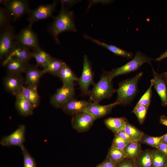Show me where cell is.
<instances>
[{"instance_id":"obj_1","label":"cell","mask_w":167,"mask_h":167,"mask_svg":"<svg viewBox=\"0 0 167 167\" xmlns=\"http://www.w3.org/2000/svg\"><path fill=\"white\" fill-rule=\"evenodd\" d=\"M53 18L54 20L50 26L49 31L57 43L60 44L58 36L60 33L65 31H76L73 12L65 6L61 5L58 15Z\"/></svg>"},{"instance_id":"obj_2","label":"cell","mask_w":167,"mask_h":167,"mask_svg":"<svg viewBox=\"0 0 167 167\" xmlns=\"http://www.w3.org/2000/svg\"><path fill=\"white\" fill-rule=\"evenodd\" d=\"M143 73L140 72L134 77L121 81L116 89L117 97L116 105H127L130 104L138 92V84Z\"/></svg>"},{"instance_id":"obj_3","label":"cell","mask_w":167,"mask_h":167,"mask_svg":"<svg viewBox=\"0 0 167 167\" xmlns=\"http://www.w3.org/2000/svg\"><path fill=\"white\" fill-rule=\"evenodd\" d=\"M112 79L108 71H105L101 75L100 80L95 84L89 95L90 101L99 103L102 100L110 98L116 92L112 83Z\"/></svg>"},{"instance_id":"obj_4","label":"cell","mask_w":167,"mask_h":167,"mask_svg":"<svg viewBox=\"0 0 167 167\" xmlns=\"http://www.w3.org/2000/svg\"><path fill=\"white\" fill-rule=\"evenodd\" d=\"M153 59L138 51L131 60L108 72L111 78L113 79L118 76L126 74L138 70L144 63H147L151 65V61Z\"/></svg>"},{"instance_id":"obj_5","label":"cell","mask_w":167,"mask_h":167,"mask_svg":"<svg viewBox=\"0 0 167 167\" xmlns=\"http://www.w3.org/2000/svg\"><path fill=\"white\" fill-rule=\"evenodd\" d=\"M94 73L92 70L91 62L87 55L84 57L83 68L81 75L78 78L77 82L82 94L89 96L90 91L89 89L91 85H94Z\"/></svg>"},{"instance_id":"obj_6","label":"cell","mask_w":167,"mask_h":167,"mask_svg":"<svg viewBox=\"0 0 167 167\" xmlns=\"http://www.w3.org/2000/svg\"><path fill=\"white\" fill-rule=\"evenodd\" d=\"M74 84H63L51 97L50 100L51 104L55 108H62L68 101L74 97Z\"/></svg>"},{"instance_id":"obj_7","label":"cell","mask_w":167,"mask_h":167,"mask_svg":"<svg viewBox=\"0 0 167 167\" xmlns=\"http://www.w3.org/2000/svg\"><path fill=\"white\" fill-rule=\"evenodd\" d=\"M1 4H3L7 10L11 14L13 20L15 21L30 9L27 1L24 0H0Z\"/></svg>"},{"instance_id":"obj_8","label":"cell","mask_w":167,"mask_h":167,"mask_svg":"<svg viewBox=\"0 0 167 167\" xmlns=\"http://www.w3.org/2000/svg\"><path fill=\"white\" fill-rule=\"evenodd\" d=\"M56 1H54L50 4L41 5L33 10H31L28 12V20L29 25L32 26L35 22L47 19L53 18L52 14L55 11Z\"/></svg>"},{"instance_id":"obj_9","label":"cell","mask_w":167,"mask_h":167,"mask_svg":"<svg viewBox=\"0 0 167 167\" xmlns=\"http://www.w3.org/2000/svg\"><path fill=\"white\" fill-rule=\"evenodd\" d=\"M13 29L11 27L6 26L2 31L0 36V57L9 55L11 51L15 41Z\"/></svg>"},{"instance_id":"obj_10","label":"cell","mask_w":167,"mask_h":167,"mask_svg":"<svg viewBox=\"0 0 167 167\" xmlns=\"http://www.w3.org/2000/svg\"><path fill=\"white\" fill-rule=\"evenodd\" d=\"M15 38L17 41L29 48L34 50L40 48L37 36L29 24L23 29Z\"/></svg>"},{"instance_id":"obj_11","label":"cell","mask_w":167,"mask_h":167,"mask_svg":"<svg viewBox=\"0 0 167 167\" xmlns=\"http://www.w3.org/2000/svg\"><path fill=\"white\" fill-rule=\"evenodd\" d=\"M26 127L24 125H20L17 129L10 135L2 137L0 144L6 147L17 146L21 148L25 141Z\"/></svg>"},{"instance_id":"obj_12","label":"cell","mask_w":167,"mask_h":167,"mask_svg":"<svg viewBox=\"0 0 167 167\" xmlns=\"http://www.w3.org/2000/svg\"><path fill=\"white\" fill-rule=\"evenodd\" d=\"M24 83V81L20 74L9 73L4 80L6 90L15 96L21 92Z\"/></svg>"},{"instance_id":"obj_13","label":"cell","mask_w":167,"mask_h":167,"mask_svg":"<svg viewBox=\"0 0 167 167\" xmlns=\"http://www.w3.org/2000/svg\"><path fill=\"white\" fill-rule=\"evenodd\" d=\"M96 119L91 114L83 112L73 116V127L79 132L86 131L91 127Z\"/></svg>"},{"instance_id":"obj_14","label":"cell","mask_w":167,"mask_h":167,"mask_svg":"<svg viewBox=\"0 0 167 167\" xmlns=\"http://www.w3.org/2000/svg\"><path fill=\"white\" fill-rule=\"evenodd\" d=\"M91 103L90 101L78 100L74 97L68 101L61 108L65 113L73 116L84 112Z\"/></svg>"},{"instance_id":"obj_15","label":"cell","mask_w":167,"mask_h":167,"mask_svg":"<svg viewBox=\"0 0 167 167\" xmlns=\"http://www.w3.org/2000/svg\"><path fill=\"white\" fill-rule=\"evenodd\" d=\"M153 86L161 100L163 106H167V84L161 74L156 71L152 67Z\"/></svg>"},{"instance_id":"obj_16","label":"cell","mask_w":167,"mask_h":167,"mask_svg":"<svg viewBox=\"0 0 167 167\" xmlns=\"http://www.w3.org/2000/svg\"><path fill=\"white\" fill-rule=\"evenodd\" d=\"M32 57V52L29 48L15 41L13 48L6 59L13 58L24 62L28 63Z\"/></svg>"},{"instance_id":"obj_17","label":"cell","mask_w":167,"mask_h":167,"mask_svg":"<svg viewBox=\"0 0 167 167\" xmlns=\"http://www.w3.org/2000/svg\"><path fill=\"white\" fill-rule=\"evenodd\" d=\"M117 105L114 103L107 105H101L99 103L92 102L84 112L92 115L96 119L102 117L110 113L112 109Z\"/></svg>"},{"instance_id":"obj_18","label":"cell","mask_w":167,"mask_h":167,"mask_svg":"<svg viewBox=\"0 0 167 167\" xmlns=\"http://www.w3.org/2000/svg\"><path fill=\"white\" fill-rule=\"evenodd\" d=\"M15 106L21 115L24 116L31 115L33 113L34 107L31 103L20 92L16 96Z\"/></svg>"},{"instance_id":"obj_19","label":"cell","mask_w":167,"mask_h":167,"mask_svg":"<svg viewBox=\"0 0 167 167\" xmlns=\"http://www.w3.org/2000/svg\"><path fill=\"white\" fill-rule=\"evenodd\" d=\"M2 65L6 66L9 73L20 74L25 72L28 63L24 62L13 58L5 59Z\"/></svg>"},{"instance_id":"obj_20","label":"cell","mask_w":167,"mask_h":167,"mask_svg":"<svg viewBox=\"0 0 167 167\" xmlns=\"http://www.w3.org/2000/svg\"><path fill=\"white\" fill-rule=\"evenodd\" d=\"M36 66L28 65L25 72L24 83L25 86L32 85L37 86L40 79L44 74L42 70L37 68Z\"/></svg>"},{"instance_id":"obj_21","label":"cell","mask_w":167,"mask_h":167,"mask_svg":"<svg viewBox=\"0 0 167 167\" xmlns=\"http://www.w3.org/2000/svg\"><path fill=\"white\" fill-rule=\"evenodd\" d=\"M83 36L85 38L88 39L98 45L106 48L117 55L128 59L132 58L133 54L132 53L122 49L115 45L106 44L86 35H84Z\"/></svg>"},{"instance_id":"obj_22","label":"cell","mask_w":167,"mask_h":167,"mask_svg":"<svg viewBox=\"0 0 167 167\" xmlns=\"http://www.w3.org/2000/svg\"><path fill=\"white\" fill-rule=\"evenodd\" d=\"M21 92L34 108L38 105L40 97L37 92V86L28 85L24 86Z\"/></svg>"},{"instance_id":"obj_23","label":"cell","mask_w":167,"mask_h":167,"mask_svg":"<svg viewBox=\"0 0 167 167\" xmlns=\"http://www.w3.org/2000/svg\"><path fill=\"white\" fill-rule=\"evenodd\" d=\"M104 122L106 126L117 134L124 130L127 121L123 118H109Z\"/></svg>"},{"instance_id":"obj_24","label":"cell","mask_w":167,"mask_h":167,"mask_svg":"<svg viewBox=\"0 0 167 167\" xmlns=\"http://www.w3.org/2000/svg\"><path fill=\"white\" fill-rule=\"evenodd\" d=\"M58 77L62 81L63 84L69 85L73 84L77 81L78 78L74 71L65 63L60 70Z\"/></svg>"},{"instance_id":"obj_25","label":"cell","mask_w":167,"mask_h":167,"mask_svg":"<svg viewBox=\"0 0 167 167\" xmlns=\"http://www.w3.org/2000/svg\"><path fill=\"white\" fill-rule=\"evenodd\" d=\"M152 150L142 151L134 160L136 167H153Z\"/></svg>"},{"instance_id":"obj_26","label":"cell","mask_w":167,"mask_h":167,"mask_svg":"<svg viewBox=\"0 0 167 167\" xmlns=\"http://www.w3.org/2000/svg\"><path fill=\"white\" fill-rule=\"evenodd\" d=\"M65 63L60 59L52 58L43 68L42 71L44 74L49 73L58 76L60 70Z\"/></svg>"},{"instance_id":"obj_27","label":"cell","mask_w":167,"mask_h":167,"mask_svg":"<svg viewBox=\"0 0 167 167\" xmlns=\"http://www.w3.org/2000/svg\"><path fill=\"white\" fill-rule=\"evenodd\" d=\"M32 57L35 59L37 63L36 66H40L43 68L52 58L40 47L33 50L32 52Z\"/></svg>"},{"instance_id":"obj_28","label":"cell","mask_w":167,"mask_h":167,"mask_svg":"<svg viewBox=\"0 0 167 167\" xmlns=\"http://www.w3.org/2000/svg\"><path fill=\"white\" fill-rule=\"evenodd\" d=\"M123 151L128 157L134 160L142 151L139 142L135 141L130 142Z\"/></svg>"},{"instance_id":"obj_29","label":"cell","mask_w":167,"mask_h":167,"mask_svg":"<svg viewBox=\"0 0 167 167\" xmlns=\"http://www.w3.org/2000/svg\"><path fill=\"white\" fill-rule=\"evenodd\" d=\"M153 167H165L167 164V156L157 149L152 150Z\"/></svg>"},{"instance_id":"obj_30","label":"cell","mask_w":167,"mask_h":167,"mask_svg":"<svg viewBox=\"0 0 167 167\" xmlns=\"http://www.w3.org/2000/svg\"><path fill=\"white\" fill-rule=\"evenodd\" d=\"M107 157L110 159L116 165L128 157L123 151L111 147Z\"/></svg>"},{"instance_id":"obj_31","label":"cell","mask_w":167,"mask_h":167,"mask_svg":"<svg viewBox=\"0 0 167 167\" xmlns=\"http://www.w3.org/2000/svg\"><path fill=\"white\" fill-rule=\"evenodd\" d=\"M124 131L129 135L133 141L140 142L144 133L127 122Z\"/></svg>"},{"instance_id":"obj_32","label":"cell","mask_w":167,"mask_h":167,"mask_svg":"<svg viewBox=\"0 0 167 167\" xmlns=\"http://www.w3.org/2000/svg\"><path fill=\"white\" fill-rule=\"evenodd\" d=\"M163 136L153 137L144 134L139 142L156 149L160 143L162 141Z\"/></svg>"},{"instance_id":"obj_33","label":"cell","mask_w":167,"mask_h":167,"mask_svg":"<svg viewBox=\"0 0 167 167\" xmlns=\"http://www.w3.org/2000/svg\"><path fill=\"white\" fill-rule=\"evenodd\" d=\"M148 107V106L136 105L132 111L136 116L140 124L143 123L145 119Z\"/></svg>"},{"instance_id":"obj_34","label":"cell","mask_w":167,"mask_h":167,"mask_svg":"<svg viewBox=\"0 0 167 167\" xmlns=\"http://www.w3.org/2000/svg\"><path fill=\"white\" fill-rule=\"evenodd\" d=\"M20 148L23 156V167H37L35 160L24 145Z\"/></svg>"},{"instance_id":"obj_35","label":"cell","mask_w":167,"mask_h":167,"mask_svg":"<svg viewBox=\"0 0 167 167\" xmlns=\"http://www.w3.org/2000/svg\"><path fill=\"white\" fill-rule=\"evenodd\" d=\"M151 84L147 90L141 98L136 105L149 106L151 101L152 94V88L153 86V80H151Z\"/></svg>"},{"instance_id":"obj_36","label":"cell","mask_w":167,"mask_h":167,"mask_svg":"<svg viewBox=\"0 0 167 167\" xmlns=\"http://www.w3.org/2000/svg\"><path fill=\"white\" fill-rule=\"evenodd\" d=\"M130 141L125 140L118 135L115 134L112 143L111 147L123 151Z\"/></svg>"},{"instance_id":"obj_37","label":"cell","mask_w":167,"mask_h":167,"mask_svg":"<svg viewBox=\"0 0 167 167\" xmlns=\"http://www.w3.org/2000/svg\"><path fill=\"white\" fill-rule=\"evenodd\" d=\"M116 167H136V166L134 159L127 157L117 164Z\"/></svg>"},{"instance_id":"obj_38","label":"cell","mask_w":167,"mask_h":167,"mask_svg":"<svg viewBox=\"0 0 167 167\" xmlns=\"http://www.w3.org/2000/svg\"><path fill=\"white\" fill-rule=\"evenodd\" d=\"M8 16L6 10L3 8L0 9V26L1 28L6 25L8 22Z\"/></svg>"},{"instance_id":"obj_39","label":"cell","mask_w":167,"mask_h":167,"mask_svg":"<svg viewBox=\"0 0 167 167\" xmlns=\"http://www.w3.org/2000/svg\"><path fill=\"white\" fill-rule=\"evenodd\" d=\"M79 1L74 0H60L58 1L61 5L66 7L72 6L77 3Z\"/></svg>"},{"instance_id":"obj_40","label":"cell","mask_w":167,"mask_h":167,"mask_svg":"<svg viewBox=\"0 0 167 167\" xmlns=\"http://www.w3.org/2000/svg\"><path fill=\"white\" fill-rule=\"evenodd\" d=\"M167 156V143L162 141L156 148Z\"/></svg>"},{"instance_id":"obj_41","label":"cell","mask_w":167,"mask_h":167,"mask_svg":"<svg viewBox=\"0 0 167 167\" xmlns=\"http://www.w3.org/2000/svg\"><path fill=\"white\" fill-rule=\"evenodd\" d=\"M103 167H116L115 165L109 158L106 157L105 160L101 164Z\"/></svg>"},{"instance_id":"obj_42","label":"cell","mask_w":167,"mask_h":167,"mask_svg":"<svg viewBox=\"0 0 167 167\" xmlns=\"http://www.w3.org/2000/svg\"><path fill=\"white\" fill-rule=\"evenodd\" d=\"M117 134L121 138L125 140H127L130 142L135 141H133L131 137L129 135L127 134L124 130L119 132L118 134Z\"/></svg>"},{"instance_id":"obj_43","label":"cell","mask_w":167,"mask_h":167,"mask_svg":"<svg viewBox=\"0 0 167 167\" xmlns=\"http://www.w3.org/2000/svg\"><path fill=\"white\" fill-rule=\"evenodd\" d=\"M160 122L167 126V117L164 115L161 116L160 118Z\"/></svg>"},{"instance_id":"obj_44","label":"cell","mask_w":167,"mask_h":167,"mask_svg":"<svg viewBox=\"0 0 167 167\" xmlns=\"http://www.w3.org/2000/svg\"><path fill=\"white\" fill-rule=\"evenodd\" d=\"M167 58V50L156 59V61H160L162 59Z\"/></svg>"},{"instance_id":"obj_45","label":"cell","mask_w":167,"mask_h":167,"mask_svg":"<svg viewBox=\"0 0 167 167\" xmlns=\"http://www.w3.org/2000/svg\"><path fill=\"white\" fill-rule=\"evenodd\" d=\"M167 84V71L161 74Z\"/></svg>"},{"instance_id":"obj_46","label":"cell","mask_w":167,"mask_h":167,"mask_svg":"<svg viewBox=\"0 0 167 167\" xmlns=\"http://www.w3.org/2000/svg\"><path fill=\"white\" fill-rule=\"evenodd\" d=\"M162 141L167 143V133L163 135Z\"/></svg>"},{"instance_id":"obj_47","label":"cell","mask_w":167,"mask_h":167,"mask_svg":"<svg viewBox=\"0 0 167 167\" xmlns=\"http://www.w3.org/2000/svg\"><path fill=\"white\" fill-rule=\"evenodd\" d=\"M97 167H103L102 166L101 164H100V165H98Z\"/></svg>"},{"instance_id":"obj_48","label":"cell","mask_w":167,"mask_h":167,"mask_svg":"<svg viewBox=\"0 0 167 167\" xmlns=\"http://www.w3.org/2000/svg\"><path fill=\"white\" fill-rule=\"evenodd\" d=\"M165 167H167V164L166 165Z\"/></svg>"}]
</instances>
